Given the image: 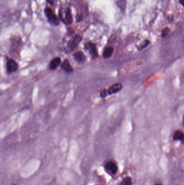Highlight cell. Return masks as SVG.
<instances>
[{"label":"cell","mask_w":184,"mask_h":185,"mask_svg":"<svg viewBox=\"0 0 184 185\" xmlns=\"http://www.w3.org/2000/svg\"><path fill=\"white\" fill-rule=\"evenodd\" d=\"M6 67L8 73H12L16 72L18 69L19 64L14 60L8 59L7 61Z\"/></svg>","instance_id":"5"},{"label":"cell","mask_w":184,"mask_h":185,"mask_svg":"<svg viewBox=\"0 0 184 185\" xmlns=\"http://www.w3.org/2000/svg\"><path fill=\"white\" fill-rule=\"evenodd\" d=\"M123 88V85L121 83H116L110 87L107 90L108 95H112V94L117 93L118 92L120 91Z\"/></svg>","instance_id":"8"},{"label":"cell","mask_w":184,"mask_h":185,"mask_svg":"<svg viewBox=\"0 0 184 185\" xmlns=\"http://www.w3.org/2000/svg\"><path fill=\"white\" fill-rule=\"evenodd\" d=\"M170 31V29L167 27L163 29V30H162V32H161V36L164 38L167 35H168Z\"/></svg>","instance_id":"15"},{"label":"cell","mask_w":184,"mask_h":185,"mask_svg":"<svg viewBox=\"0 0 184 185\" xmlns=\"http://www.w3.org/2000/svg\"><path fill=\"white\" fill-rule=\"evenodd\" d=\"M47 2L51 5H53V3H54V0H47Z\"/></svg>","instance_id":"17"},{"label":"cell","mask_w":184,"mask_h":185,"mask_svg":"<svg viewBox=\"0 0 184 185\" xmlns=\"http://www.w3.org/2000/svg\"><path fill=\"white\" fill-rule=\"evenodd\" d=\"M62 69L67 73H72L74 72V69L68 59L65 60L61 65Z\"/></svg>","instance_id":"9"},{"label":"cell","mask_w":184,"mask_h":185,"mask_svg":"<svg viewBox=\"0 0 184 185\" xmlns=\"http://www.w3.org/2000/svg\"><path fill=\"white\" fill-rule=\"evenodd\" d=\"M73 57L74 59L78 63H80V64L84 63L86 60V57L85 55V54H84L83 51H82L76 52L75 53L73 54Z\"/></svg>","instance_id":"7"},{"label":"cell","mask_w":184,"mask_h":185,"mask_svg":"<svg viewBox=\"0 0 184 185\" xmlns=\"http://www.w3.org/2000/svg\"><path fill=\"white\" fill-rule=\"evenodd\" d=\"M173 139L175 141H180L184 145V133L181 131H176L174 132Z\"/></svg>","instance_id":"11"},{"label":"cell","mask_w":184,"mask_h":185,"mask_svg":"<svg viewBox=\"0 0 184 185\" xmlns=\"http://www.w3.org/2000/svg\"><path fill=\"white\" fill-rule=\"evenodd\" d=\"M61 63V59L59 57H55L51 61L49 64V68L52 70H55L59 67Z\"/></svg>","instance_id":"10"},{"label":"cell","mask_w":184,"mask_h":185,"mask_svg":"<svg viewBox=\"0 0 184 185\" xmlns=\"http://www.w3.org/2000/svg\"><path fill=\"white\" fill-rule=\"evenodd\" d=\"M179 3H180V5L184 7V0H180L179 1Z\"/></svg>","instance_id":"18"},{"label":"cell","mask_w":184,"mask_h":185,"mask_svg":"<svg viewBox=\"0 0 184 185\" xmlns=\"http://www.w3.org/2000/svg\"><path fill=\"white\" fill-rule=\"evenodd\" d=\"M155 185H161V184H159V183H157V184H155Z\"/></svg>","instance_id":"20"},{"label":"cell","mask_w":184,"mask_h":185,"mask_svg":"<svg viewBox=\"0 0 184 185\" xmlns=\"http://www.w3.org/2000/svg\"><path fill=\"white\" fill-rule=\"evenodd\" d=\"M82 40V38L80 35H75L74 38H72L71 40L69 41L68 43V48L69 49L70 51H71L72 50L75 49L77 47L79 44Z\"/></svg>","instance_id":"4"},{"label":"cell","mask_w":184,"mask_h":185,"mask_svg":"<svg viewBox=\"0 0 184 185\" xmlns=\"http://www.w3.org/2000/svg\"><path fill=\"white\" fill-rule=\"evenodd\" d=\"M119 185H132V181L131 177H124Z\"/></svg>","instance_id":"13"},{"label":"cell","mask_w":184,"mask_h":185,"mask_svg":"<svg viewBox=\"0 0 184 185\" xmlns=\"http://www.w3.org/2000/svg\"><path fill=\"white\" fill-rule=\"evenodd\" d=\"M108 95V93H107V90L104 89H103L101 91V93H100V96L102 98H104L105 97H107Z\"/></svg>","instance_id":"16"},{"label":"cell","mask_w":184,"mask_h":185,"mask_svg":"<svg viewBox=\"0 0 184 185\" xmlns=\"http://www.w3.org/2000/svg\"><path fill=\"white\" fill-rule=\"evenodd\" d=\"M149 41L148 40H145L140 45V48L139 49L142 50L143 49L145 48L147 46H149Z\"/></svg>","instance_id":"14"},{"label":"cell","mask_w":184,"mask_h":185,"mask_svg":"<svg viewBox=\"0 0 184 185\" xmlns=\"http://www.w3.org/2000/svg\"></svg>","instance_id":"21"},{"label":"cell","mask_w":184,"mask_h":185,"mask_svg":"<svg viewBox=\"0 0 184 185\" xmlns=\"http://www.w3.org/2000/svg\"><path fill=\"white\" fill-rule=\"evenodd\" d=\"M84 48L86 49V51H88L89 53L90 54L92 59H96L98 57L97 48L95 43L91 42L85 43Z\"/></svg>","instance_id":"3"},{"label":"cell","mask_w":184,"mask_h":185,"mask_svg":"<svg viewBox=\"0 0 184 185\" xmlns=\"http://www.w3.org/2000/svg\"><path fill=\"white\" fill-rule=\"evenodd\" d=\"M183 126H184V116H183Z\"/></svg>","instance_id":"19"},{"label":"cell","mask_w":184,"mask_h":185,"mask_svg":"<svg viewBox=\"0 0 184 185\" xmlns=\"http://www.w3.org/2000/svg\"><path fill=\"white\" fill-rule=\"evenodd\" d=\"M44 13L48 20V22L50 24L53 26H58L59 24V18L50 8L47 7L44 9Z\"/></svg>","instance_id":"2"},{"label":"cell","mask_w":184,"mask_h":185,"mask_svg":"<svg viewBox=\"0 0 184 185\" xmlns=\"http://www.w3.org/2000/svg\"><path fill=\"white\" fill-rule=\"evenodd\" d=\"M59 17L65 24H71L73 22L72 13L70 8H67L64 9H61L59 13Z\"/></svg>","instance_id":"1"},{"label":"cell","mask_w":184,"mask_h":185,"mask_svg":"<svg viewBox=\"0 0 184 185\" xmlns=\"http://www.w3.org/2000/svg\"><path fill=\"white\" fill-rule=\"evenodd\" d=\"M113 51H114V49L113 47H107L104 49V51L103 53V57L105 59H109L112 56Z\"/></svg>","instance_id":"12"},{"label":"cell","mask_w":184,"mask_h":185,"mask_svg":"<svg viewBox=\"0 0 184 185\" xmlns=\"http://www.w3.org/2000/svg\"><path fill=\"white\" fill-rule=\"evenodd\" d=\"M104 167L107 172L111 173V174L115 175L117 172V166L113 161H109L107 162Z\"/></svg>","instance_id":"6"}]
</instances>
